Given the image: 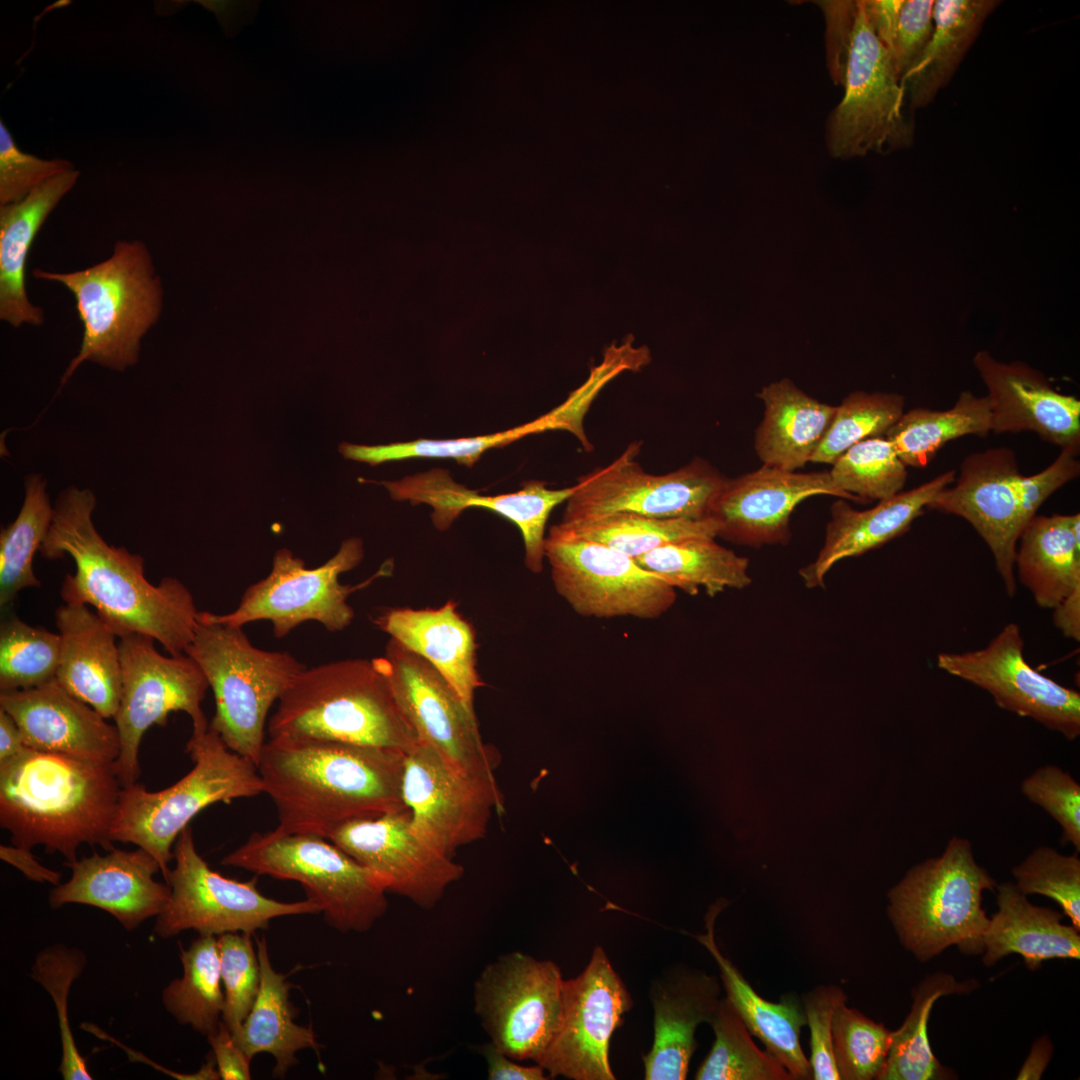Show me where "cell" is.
Instances as JSON below:
<instances>
[{
	"instance_id": "43",
	"label": "cell",
	"mask_w": 1080,
	"mask_h": 1080,
	"mask_svg": "<svg viewBox=\"0 0 1080 1080\" xmlns=\"http://www.w3.org/2000/svg\"><path fill=\"white\" fill-rule=\"evenodd\" d=\"M566 420L558 408L533 422L506 431L455 439L420 438L385 445L342 443L340 453L347 459L378 465L416 458L453 459L471 467L488 450L504 447L526 435L550 429H565Z\"/></svg>"
},
{
	"instance_id": "17",
	"label": "cell",
	"mask_w": 1080,
	"mask_h": 1080,
	"mask_svg": "<svg viewBox=\"0 0 1080 1080\" xmlns=\"http://www.w3.org/2000/svg\"><path fill=\"white\" fill-rule=\"evenodd\" d=\"M633 443L615 461L582 476L566 501L562 520L610 513L654 518H707L727 481L707 462L696 458L667 474L646 472L636 461Z\"/></svg>"
},
{
	"instance_id": "42",
	"label": "cell",
	"mask_w": 1080,
	"mask_h": 1080,
	"mask_svg": "<svg viewBox=\"0 0 1080 1080\" xmlns=\"http://www.w3.org/2000/svg\"><path fill=\"white\" fill-rule=\"evenodd\" d=\"M575 534L638 558L664 544L688 538H716L719 524L712 518H654L633 513H610L560 522Z\"/></svg>"
},
{
	"instance_id": "9",
	"label": "cell",
	"mask_w": 1080,
	"mask_h": 1080,
	"mask_svg": "<svg viewBox=\"0 0 1080 1080\" xmlns=\"http://www.w3.org/2000/svg\"><path fill=\"white\" fill-rule=\"evenodd\" d=\"M996 885L971 843L953 836L940 856L913 866L888 892V917L900 943L920 961L953 945L979 954L989 921L983 892Z\"/></svg>"
},
{
	"instance_id": "16",
	"label": "cell",
	"mask_w": 1080,
	"mask_h": 1080,
	"mask_svg": "<svg viewBox=\"0 0 1080 1080\" xmlns=\"http://www.w3.org/2000/svg\"><path fill=\"white\" fill-rule=\"evenodd\" d=\"M150 636L130 633L119 637L122 691L114 717L121 751L117 760L122 787L140 776L139 748L152 725L164 726L171 712L190 716L193 730L209 726L201 703L209 683L200 666L187 654H160Z\"/></svg>"
},
{
	"instance_id": "56",
	"label": "cell",
	"mask_w": 1080,
	"mask_h": 1080,
	"mask_svg": "<svg viewBox=\"0 0 1080 1080\" xmlns=\"http://www.w3.org/2000/svg\"><path fill=\"white\" fill-rule=\"evenodd\" d=\"M74 169L65 159H41L21 151L0 120V206L24 199L48 179Z\"/></svg>"
},
{
	"instance_id": "20",
	"label": "cell",
	"mask_w": 1080,
	"mask_h": 1080,
	"mask_svg": "<svg viewBox=\"0 0 1080 1080\" xmlns=\"http://www.w3.org/2000/svg\"><path fill=\"white\" fill-rule=\"evenodd\" d=\"M562 997L559 1029L537 1064L551 1078L614 1080L610 1040L633 1000L601 946L577 977L563 981Z\"/></svg>"
},
{
	"instance_id": "47",
	"label": "cell",
	"mask_w": 1080,
	"mask_h": 1080,
	"mask_svg": "<svg viewBox=\"0 0 1080 1080\" xmlns=\"http://www.w3.org/2000/svg\"><path fill=\"white\" fill-rule=\"evenodd\" d=\"M875 35L900 80L927 46L934 29V0H862Z\"/></svg>"
},
{
	"instance_id": "52",
	"label": "cell",
	"mask_w": 1080,
	"mask_h": 1080,
	"mask_svg": "<svg viewBox=\"0 0 1080 1080\" xmlns=\"http://www.w3.org/2000/svg\"><path fill=\"white\" fill-rule=\"evenodd\" d=\"M86 956L78 948L62 944L41 950L31 975L53 999L57 1011L62 1055L59 1072L65 1080H91L85 1058L77 1049L68 1018V995L72 983L82 973Z\"/></svg>"
},
{
	"instance_id": "37",
	"label": "cell",
	"mask_w": 1080,
	"mask_h": 1080,
	"mask_svg": "<svg viewBox=\"0 0 1080 1080\" xmlns=\"http://www.w3.org/2000/svg\"><path fill=\"white\" fill-rule=\"evenodd\" d=\"M998 0H935L932 36L901 81L913 109L926 107L947 86Z\"/></svg>"
},
{
	"instance_id": "13",
	"label": "cell",
	"mask_w": 1080,
	"mask_h": 1080,
	"mask_svg": "<svg viewBox=\"0 0 1080 1080\" xmlns=\"http://www.w3.org/2000/svg\"><path fill=\"white\" fill-rule=\"evenodd\" d=\"M544 552L555 590L583 617L656 619L675 603L676 589L665 578L560 523L550 528Z\"/></svg>"
},
{
	"instance_id": "35",
	"label": "cell",
	"mask_w": 1080,
	"mask_h": 1080,
	"mask_svg": "<svg viewBox=\"0 0 1080 1080\" xmlns=\"http://www.w3.org/2000/svg\"><path fill=\"white\" fill-rule=\"evenodd\" d=\"M1080 513L1035 515L1021 532L1015 576L1044 609L1080 586Z\"/></svg>"
},
{
	"instance_id": "46",
	"label": "cell",
	"mask_w": 1080,
	"mask_h": 1080,
	"mask_svg": "<svg viewBox=\"0 0 1080 1080\" xmlns=\"http://www.w3.org/2000/svg\"><path fill=\"white\" fill-rule=\"evenodd\" d=\"M714 1042L695 1073L697 1080H794L769 1051L753 1041L744 1022L722 997L708 1023Z\"/></svg>"
},
{
	"instance_id": "21",
	"label": "cell",
	"mask_w": 1080,
	"mask_h": 1080,
	"mask_svg": "<svg viewBox=\"0 0 1080 1080\" xmlns=\"http://www.w3.org/2000/svg\"><path fill=\"white\" fill-rule=\"evenodd\" d=\"M1020 628L1007 624L989 644L965 653H940L937 666L991 694L1009 712L1029 717L1074 740L1080 735V694L1042 675L1025 660Z\"/></svg>"
},
{
	"instance_id": "49",
	"label": "cell",
	"mask_w": 1080,
	"mask_h": 1080,
	"mask_svg": "<svg viewBox=\"0 0 1080 1080\" xmlns=\"http://www.w3.org/2000/svg\"><path fill=\"white\" fill-rule=\"evenodd\" d=\"M829 474L836 487L862 502L895 496L908 477L907 466L885 436L851 446L832 464Z\"/></svg>"
},
{
	"instance_id": "2",
	"label": "cell",
	"mask_w": 1080,
	"mask_h": 1080,
	"mask_svg": "<svg viewBox=\"0 0 1080 1080\" xmlns=\"http://www.w3.org/2000/svg\"><path fill=\"white\" fill-rule=\"evenodd\" d=\"M405 755L370 745L270 738L257 768L263 793L276 808L274 830L328 839L346 823L407 810L402 798Z\"/></svg>"
},
{
	"instance_id": "50",
	"label": "cell",
	"mask_w": 1080,
	"mask_h": 1080,
	"mask_svg": "<svg viewBox=\"0 0 1080 1080\" xmlns=\"http://www.w3.org/2000/svg\"><path fill=\"white\" fill-rule=\"evenodd\" d=\"M60 636L11 616L0 628V690L27 689L56 676Z\"/></svg>"
},
{
	"instance_id": "19",
	"label": "cell",
	"mask_w": 1080,
	"mask_h": 1080,
	"mask_svg": "<svg viewBox=\"0 0 1080 1080\" xmlns=\"http://www.w3.org/2000/svg\"><path fill=\"white\" fill-rule=\"evenodd\" d=\"M402 798L417 833L452 857L485 836L494 811L505 812L495 777L467 772L418 742L405 755Z\"/></svg>"
},
{
	"instance_id": "55",
	"label": "cell",
	"mask_w": 1080,
	"mask_h": 1080,
	"mask_svg": "<svg viewBox=\"0 0 1080 1080\" xmlns=\"http://www.w3.org/2000/svg\"><path fill=\"white\" fill-rule=\"evenodd\" d=\"M1021 792L1044 809L1062 828V842L1080 851V785L1055 765L1034 770L1021 783Z\"/></svg>"
},
{
	"instance_id": "6",
	"label": "cell",
	"mask_w": 1080,
	"mask_h": 1080,
	"mask_svg": "<svg viewBox=\"0 0 1080 1080\" xmlns=\"http://www.w3.org/2000/svg\"><path fill=\"white\" fill-rule=\"evenodd\" d=\"M33 276L65 286L83 325L79 352L61 385L86 361L119 371L138 362L141 340L158 321L163 304L161 280L143 242L118 241L109 258L82 270L38 268Z\"/></svg>"
},
{
	"instance_id": "59",
	"label": "cell",
	"mask_w": 1080,
	"mask_h": 1080,
	"mask_svg": "<svg viewBox=\"0 0 1080 1080\" xmlns=\"http://www.w3.org/2000/svg\"><path fill=\"white\" fill-rule=\"evenodd\" d=\"M481 1053L487 1064L489 1080H546L551 1077L545 1069L536 1063L524 1066L499 1051L491 1042L481 1047Z\"/></svg>"
},
{
	"instance_id": "31",
	"label": "cell",
	"mask_w": 1080,
	"mask_h": 1080,
	"mask_svg": "<svg viewBox=\"0 0 1080 1080\" xmlns=\"http://www.w3.org/2000/svg\"><path fill=\"white\" fill-rule=\"evenodd\" d=\"M728 904L724 899L711 905L706 914V933L696 936L717 963L726 998L749 1032L756 1036L788 1070L794 1080L812 1079V1068L801 1044V1029L806 1026L803 1006L795 997L771 1002L758 995L739 969L719 949L714 934L717 915Z\"/></svg>"
},
{
	"instance_id": "3",
	"label": "cell",
	"mask_w": 1080,
	"mask_h": 1080,
	"mask_svg": "<svg viewBox=\"0 0 1080 1080\" xmlns=\"http://www.w3.org/2000/svg\"><path fill=\"white\" fill-rule=\"evenodd\" d=\"M121 790L117 761L28 747L0 765V825L13 845L30 850L42 845L74 862L84 843L114 849L109 833Z\"/></svg>"
},
{
	"instance_id": "61",
	"label": "cell",
	"mask_w": 1080,
	"mask_h": 1080,
	"mask_svg": "<svg viewBox=\"0 0 1080 1080\" xmlns=\"http://www.w3.org/2000/svg\"><path fill=\"white\" fill-rule=\"evenodd\" d=\"M1053 623L1061 633L1080 640V586L1069 593L1054 609Z\"/></svg>"
},
{
	"instance_id": "23",
	"label": "cell",
	"mask_w": 1080,
	"mask_h": 1080,
	"mask_svg": "<svg viewBox=\"0 0 1080 1080\" xmlns=\"http://www.w3.org/2000/svg\"><path fill=\"white\" fill-rule=\"evenodd\" d=\"M815 495L862 502L836 487L829 472L801 473L763 465L727 479L708 517L718 522V536L726 540L751 547L785 545L791 537V513L800 502Z\"/></svg>"
},
{
	"instance_id": "1",
	"label": "cell",
	"mask_w": 1080,
	"mask_h": 1080,
	"mask_svg": "<svg viewBox=\"0 0 1080 1080\" xmlns=\"http://www.w3.org/2000/svg\"><path fill=\"white\" fill-rule=\"evenodd\" d=\"M95 504L90 490L76 487L65 489L56 500L39 551L48 560L67 555L75 563L74 574L68 573L62 583V599L94 607L118 638L144 634L170 655L185 653L198 623L192 594L173 577L150 583L139 554L109 545L94 526Z\"/></svg>"
},
{
	"instance_id": "45",
	"label": "cell",
	"mask_w": 1080,
	"mask_h": 1080,
	"mask_svg": "<svg viewBox=\"0 0 1080 1080\" xmlns=\"http://www.w3.org/2000/svg\"><path fill=\"white\" fill-rule=\"evenodd\" d=\"M54 507L46 493V480L30 475L25 482V499L16 519L0 533V605L13 602L24 588L39 587L33 572V558L49 531Z\"/></svg>"
},
{
	"instance_id": "27",
	"label": "cell",
	"mask_w": 1080,
	"mask_h": 1080,
	"mask_svg": "<svg viewBox=\"0 0 1080 1080\" xmlns=\"http://www.w3.org/2000/svg\"><path fill=\"white\" fill-rule=\"evenodd\" d=\"M716 975L683 964L668 967L651 982L652 1047L643 1055L646 1080H684L698 1047L695 1032L709 1023L720 1002Z\"/></svg>"
},
{
	"instance_id": "5",
	"label": "cell",
	"mask_w": 1080,
	"mask_h": 1080,
	"mask_svg": "<svg viewBox=\"0 0 1080 1080\" xmlns=\"http://www.w3.org/2000/svg\"><path fill=\"white\" fill-rule=\"evenodd\" d=\"M270 738H310L410 752L416 736L395 701L380 657L305 668L278 700Z\"/></svg>"
},
{
	"instance_id": "36",
	"label": "cell",
	"mask_w": 1080,
	"mask_h": 1080,
	"mask_svg": "<svg viewBox=\"0 0 1080 1080\" xmlns=\"http://www.w3.org/2000/svg\"><path fill=\"white\" fill-rule=\"evenodd\" d=\"M260 964V986L255 1002L243 1024L232 1037L238 1046L253 1058L259 1053L275 1059L273 1075L284 1076L296 1062V1053L305 1048L319 1050L311 1027L294 1021V1007L289 1000L291 984L286 975L272 967L264 937L257 939Z\"/></svg>"
},
{
	"instance_id": "26",
	"label": "cell",
	"mask_w": 1080,
	"mask_h": 1080,
	"mask_svg": "<svg viewBox=\"0 0 1080 1080\" xmlns=\"http://www.w3.org/2000/svg\"><path fill=\"white\" fill-rule=\"evenodd\" d=\"M64 865L72 875L51 890L49 904L53 909L68 903L94 906L130 931L161 914L171 897L170 886L154 880L161 871L159 863L140 847L134 851L114 848L106 855L94 852Z\"/></svg>"
},
{
	"instance_id": "24",
	"label": "cell",
	"mask_w": 1080,
	"mask_h": 1080,
	"mask_svg": "<svg viewBox=\"0 0 1080 1080\" xmlns=\"http://www.w3.org/2000/svg\"><path fill=\"white\" fill-rule=\"evenodd\" d=\"M973 365L987 389L991 431H1030L1076 454L1080 451V401L1057 391L1039 370L1023 361L1002 362L979 350Z\"/></svg>"
},
{
	"instance_id": "30",
	"label": "cell",
	"mask_w": 1080,
	"mask_h": 1080,
	"mask_svg": "<svg viewBox=\"0 0 1080 1080\" xmlns=\"http://www.w3.org/2000/svg\"><path fill=\"white\" fill-rule=\"evenodd\" d=\"M374 624L430 663L473 708L475 691L483 685L476 669L477 644L454 601L438 608H389Z\"/></svg>"
},
{
	"instance_id": "57",
	"label": "cell",
	"mask_w": 1080,
	"mask_h": 1080,
	"mask_svg": "<svg viewBox=\"0 0 1080 1080\" xmlns=\"http://www.w3.org/2000/svg\"><path fill=\"white\" fill-rule=\"evenodd\" d=\"M843 999H847L846 994L835 985H820L803 997L810 1030L812 1079L840 1080L833 1053L832 1024L836 1006Z\"/></svg>"
},
{
	"instance_id": "7",
	"label": "cell",
	"mask_w": 1080,
	"mask_h": 1080,
	"mask_svg": "<svg viewBox=\"0 0 1080 1080\" xmlns=\"http://www.w3.org/2000/svg\"><path fill=\"white\" fill-rule=\"evenodd\" d=\"M186 752L194 766L173 785L155 792L138 783L122 787L109 833L112 842L132 843L149 852L165 882L174 859L172 846L199 812L263 793L257 765L228 748L210 726L193 730Z\"/></svg>"
},
{
	"instance_id": "40",
	"label": "cell",
	"mask_w": 1080,
	"mask_h": 1080,
	"mask_svg": "<svg viewBox=\"0 0 1080 1080\" xmlns=\"http://www.w3.org/2000/svg\"><path fill=\"white\" fill-rule=\"evenodd\" d=\"M975 980L958 981L953 975L937 972L923 979L913 990V1004L903 1024L891 1032L885 1067L878 1080H947L955 1074L934 1056L928 1038V1020L935 1001L950 994L969 993Z\"/></svg>"
},
{
	"instance_id": "12",
	"label": "cell",
	"mask_w": 1080,
	"mask_h": 1080,
	"mask_svg": "<svg viewBox=\"0 0 1080 1080\" xmlns=\"http://www.w3.org/2000/svg\"><path fill=\"white\" fill-rule=\"evenodd\" d=\"M363 556V544L357 537L343 541L332 558L312 569L290 550L280 549L275 553L270 573L244 591L233 611L227 614L199 612L197 621L243 627L250 622L267 620L277 638L286 636L306 621H316L329 632L342 631L355 615L347 603L348 597L377 577L388 574L386 570L391 568L383 567L357 585L341 583L339 576L355 568Z\"/></svg>"
},
{
	"instance_id": "39",
	"label": "cell",
	"mask_w": 1080,
	"mask_h": 1080,
	"mask_svg": "<svg viewBox=\"0 0 1080 1080\" xmlns=\"http://www.w3.org/2000/svg\"><path fill=\"white\" fill-rule=\"evenodd\" d=\"M989 432L987 397L966 390L947 410L916 407L904 412L884 436L907 467L923 468L947 442L966 435L986 436Z\"/></svg>"
},
{
	"instance_id": "58",
	"label": "cell",
	"mask_w": 1080,
	"mask_h": 1080,
	"mask_svg": "<svg viewBox=\"0 0 1080 1080\" xmlns=\"http://www.w3.org/2000/svg\"><path fill=\"white\" fill-rule=\"evenodd\" d=\"M219 1076L223 1080L251 1078V1058L234 1041L231 1032L221 1021L217 1033L208 1037Z\"/></svg>"
},
{
	"instance_id": "51",
	"label": "cell",
	"mask_w": 1080,
	"mask_h": 1080,
	"mask_svg": "<svg viewBox=\"0 0 1080 1080\" xmlns=\"http://www.w3.org/2000/svg\"><path fill=\"white\" fill-rule=\"evenodd\" d=\"M847 999L836 1006L832 1041L835 1063L842 1080L879 1079L888 1056L891 1030L875 1022L859 1010L846 1005Z\"/></svg>"
},
{
	"instance_id": "62",
	"label": "cell",
	"mask_w": 1080,
	"mask_h": 1080,
	"mask_svg": "<svg viewBox=\"0 0 1080 1080\" xmlns=\"http://www.w3.org/2000/svg\"><path fill=\"white\" fill-rule=\"evenodd\" d=\"M27 748L15 720L0 708V765L14 759Z\"/></svg>"
},
{
	"instance_id": "53",
	"label": "cell",
	"mask_w": 1080,
	"mask_h": 1080,
	"mask_svg": "<svg viewBox=\"0 0 1080 1080\" xmlns=\"http://www.w3.org/2000/svg\"><path fill=\"white\" fill-rule=\"evenodd\" d=\"M1019 891L1038 894L1055 901L1080 931V859L1077 853L1063 855L1053 848L1034 849L1012 868Z\"/></svg>"
},
{
	"instance_id": "48",
	"label": "cell",
	"mask_w": 1080,
	"mask_h": 1080,
	"mask_svg": "<svg viewBox=\"0 0 1080 1080\" xmlns=\"http://www.w3.org/2000/svg\"><path fill=\"white\" fill-rule=\"evenodd\" d=\"M904 406V397L894 392L850 393L836 406L830 427L810 462L832 465L854 444L884 436L904 413Z\"/></svg>"
},
{
	"instance_id": "32",
	"label": "cell",
	"mask_w": 1080,
	"mask_h": 1080,
	"mask_svg": "<svg viewBox=\"0 0 1080 1080\" xmlns=\"http://www.w3.org/2000/svg\"><path fill=\"white\" fill-rule=\"evenodd\" d=\"M996 888L998 910L983 934L985 966L1010 954L1020 955L1030 970L1050 959L1080 958V931L1064 924L1062 913L1032 904L1012 882Z\"/></svg>"
},
{
	"instance_id": "63",
	"label": "cell",
	"mask_w": 1080,
	"mask_h": 1080,
	"mask_svg": "<svg viewBox=\"0 0 1080 1080\" xmlns=\"http://www.w3.org/2000/svg\"><path fill=\"white\" fill-rule=\"evenodd\" d=\"M1052 1050L1053 1046L1048 1037L1039 1038L1033 1044L1017 1079H1040L1051 1059Z\"/></svg>"
},
{
	"instance_id": "34",
	"label": "cell",
	"mask_w": 1080,
	"mask_h": 1080,
	"mask_svg": "<svg viewBox=\"0 0 1080 1080\" xmlns=\"http://www.w3.org/2000/svg\"><path fill=\"white\" fill-rule=\"evenodd\" d=\"M763 419L754 449L763 465L796 471L810 462L828 431L836 406L809 396L788 378L764 386Z\"/></svg>"
},
{
	"instance_id": "8",
	"label": "cell",
	"mask_w": 1080,
	"mask_h": 1080,
	"mask_svg": "<svg viewBox=\"0 0 1080 1080\" xmlns=\"http://www.w3.org/2000/svg\"><path fill=\"white\" fill-rule=\"evenodd\" d=\"M1078 454L1061 449L1040 472L1024 476L1014 451L993 447L969 454L954 486H947L927 509L964 518L989 547L1006 592H1016L1014 560L1019 536L1040 506L1080 474Z\"/></svg>"
},
{
	"instance_id": "29",
	"label": "cell",
	"mask_w": 1080,
	"mask_h": 1080,
	"mask_svg": "<svg viewBox=\"0 0 1080 1080\" xmlns=\"http://www.w3.org/2000/svg\"><path fill=\"white\" fill-rule=\"evenodd\" d=\"M55 619L60 636L56 680L104 718H114L122 691L118 636L85 604L65 603Z\"/></svg>"
},
{
	"instance_id": "38",
	"label": "cell",
	"mask_w": 1080,
	"mask_h": 1080,
	"mask_svg": "<svg viewBox=\"0 0 1080 1080\" xmlns=\"http://www.w3.org/2000/svg\"><path fill=\"white\" fill-rule=\"evenodd\" d=\"M635 559L643 568L689 595H696L703 588L708 596L714 597L726 589H743L752 581L748 558L719 545L715 538L670 542Z\"/></svg>"
},
{
	"instance_id": "4",
	"label": "cell",
	"mask_w": 1080,
	"mask_h": 1080,
	"mask_svg": "<svg viewBox=\"0 0 1080 1080\" xmlns=\"http://www.w3.org/2000/svg\"><path fill=\"white\" fill-rule=\"evenodd\" d=\"M826 63L844 90L826 126L830 154L847 159L908 148L914 129L903 113L905 90L875 35L862 0H819Z\"/></svg>"
},
{
	"instance_id": "28",
	"label": "cell",
	"mask_w": 1080,
	"mask_h": 1080,
	"mask_svg": "<svg viewBox=\"0 0 1080 1080\" xmlns=\"http://www.w3.org/2000/svg\"><path fill=\"white\" fill-rule=\"evenodd\" d=\"M955 479V470L946 471L862 511L845 499L834 502L818 556L799 571L804 584L808 588L824 587L826 574L838 561L878 548L905 533L934 497Z\"/></svg>"
},
{
	"instance_id": "33",
	"label": "cell",
	"mask_w": 1080,
	"mask_h": 1080,
	"mask_svg": "<svg viewBox=\"0 0 1080 1080\" xmlns=\"http://www.w3.org/2000/svg\"><path fill=\"white\" fill-rule=\"evenodd\" d=\"M72 169L58 174L19 202L0 206V319L13 327L40 326L44 311L28 299L25 269L40 228L79 177Z\"/></svg>"
},
{
	"instance_id": "41",
	"label": "cell",
	"mask_w": 1080,
	"mask_h": 1080,
	"mask_svg": "<svg viewBox=\"0 0 1080 1080\" xmlns=\"http://www.w3.org/2000/svg\"><path fill=\"white\" fill-rule=\"evenodd\" d=\"M180 959L183 975L163 989V1005L180 1024L208 1038L217 1033L224 1009L217 937L199 935Z\"/></svg>"
},
{
	"instance_id": "18",
	"label": "cell",
	"mask_w": 1080,
	"mask_h": 1080,
	"mask_svg": "<svg viewBox=\"0 0 1080 1080\" xmlns=\"http://www.w3.org/2000/svg\"><path fill=\"white\" fill-rule=\"evenodd\" d=\"M397 706L417 742L472 774L495 777L499 752L482 740L474 709L426 660L394 639L380 657Z\"/></svg>"
},
{
	"instance_id": "25",
	"label": "cell",
	"mask_w": 1080,
	"mask_h": 1080,
	"mask_svg": "<svg viewBox=\"0 0 1080 1080\" xmlns=\"http://www.w3.org/2000/svg\"><path fill=\"white\" fill-rule=\"evenodd\" d=\"M0 708L15 720L31 749L100 763L116 762L120 756L116 725L70 694L56 678L27 689L1 691Z\"/></svg>"
},
{
	"instance_id": "54",
	"label": "cell",
	"mask_w": 1080,
	"mask_h": 1080,
	"mask_svg": "<svg viewBox=\"0 0 1080 1080\" xmlns=\"http://www.w3.org/2000/svg\"><path fill=\"white\" fill-rule=\"evenodd\" d=\"M249 933L217 936L224 988L222 1022L232 1033L248 1016L260 986V964Z\"/></svg>"
},
{
	"instance_id": "60",
	"label": "cell",
	"mask_w": 1080,
	"mask_h": 1080,
	"mask_svg": "<svg viewBox=\"0 0 1080 1080\" xmlns=\"http://www.w3.org/2000/svg\"><path fill=\"white\" fill-rule=\"evenodd\" d=\"M0 858L20 870L28 879L40 883L60 884L61 873L41 865L30 849L16 845H0Z\"/></svg>"
},
{
	"instance_id": "10",
	"label": "cell",
	"mask_w": 1080,
	"mask_h": 1080,
	"mask_svg": "<svg viewBox=\"0 0 1080 1080\" xmlns=\"http://www.w3.org/2000/svg\"><path fill=\"white\" fill-rule=\"evenodd\" d=\"M185 654L214 693L209 726L228 748L257 765L269 710L306 666L288 652L254 646L242 627L218 623L198 622Z\"/></svg>"
},
{
	"instance_id": "15",
	"label": "cell",
	"mask_w": 1080,
	"mask_h": 1080,
	"mask_svg": "<svg viewBox=\"0 0 1080 1080\" xmlns=\"http://www.w3.org/2000/svg\"><path fill=\"white\" fill-rule=\"evenodd\" d=\"M173 852L175 867L166 882L171 897L153 929L161 938L185 930L214 936L253 934L267 928L274 918L320 913L319 906L309 899L281 902L264 896L256 887V878L241 882L213 871L197 852L189 826L177 838Z\"/></svg>"
},
{
	"instance_id": "22",
	"label": "cell",
	"mask_w": 1080,
	"mask_h": 1080,
	"mask_svg": "<svg viewBox=\"0 0 1080 1080\" xmlns=\"http://www.w3.org/2000/svg\"><path fill=\"white\" fill-rule=\"evenodd\" d=\"M328 839L376 873L388 893L423 909L464 875L461 864L417 833L408 810L346 823Z\"/></svg>"
},
{
	"instance_id": "44",
	"label": "cell",
	"mask_w": 1080,
	"mask_h": 1080,
	"mask_svg": "<svg viewBox=\"0 0 1080 1080\" xmlns=\"http://www.w3.org/2000/svg\"><path fill=\"white\" fill-rule=\"evenodd\" d=\"M381 484L395 500H408L413 505H430L433 508V524L439 530L448 529L462 511L472 507L487 509L517 525L523 520L528 505L523 489L484 496L456 483L443 469H432Z\"/></svg>"
},
{
	"instance_id": "14",
	"label": "cell",
	"mask_w": 1080,
	"mask_h": 1080,
	"mask_svg": "<svg viewBox=\"0 0 1080 1080\" xmlns=\"http://www.w3.org/2000/svg\"><path fill=\"white\" fill-rule=\"evenodd\" d=\"M558 965L515 951L487 964L474 984V1011L499 1051L540 1061L562 1019Z\"/></svg>"
},
{
	"instance_id": "11",
	"label": "cell",
	"mask_w": 1080,
	"mask_h": 1080,
	"mask_svg": "<svg viewBox=\"0 0 1080 1080\" xmlns=\"http://www.w3.org/2000/svg\"><path fill=\"white\" fill-rule=\"evenodd\" d=\"M221 863L300 883L307 899L340 932L368 931L388 907L382 879L321 836L253 833Z\"/></svg>"
}]
</instances>
